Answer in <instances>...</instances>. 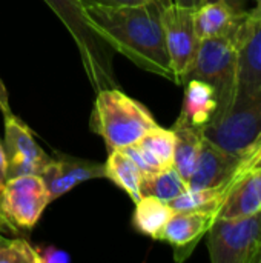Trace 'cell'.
Masks as SVG:
<instances>
[{
	"instance_id": "1",
	"label": "cell",
	"mask_w": 261,
	"mask_h": 263,
	"mask_svg": "<svg viewBox=\"0 0 261 263\" xmlns=\"http://www.w3.org/2000/svg\"><path fill=\"white\" fill-rule=\"evenodd\" d=\"M163 8L160 0L120 6H85L89 23L114 51L142 69L175 82L165 40Z\"/></svg>"
},
{
	"instance_id": "2",
	"label": "cell",
	"mask_w": 261,
	"mask_h": 263,
	"mask_svg": "<svg viewBox=\"0 0 261 263\" xmlns=\"http://www.w3.org/2000/svg\"><path fill=\"white\" fill-rule=\"evenodd\" d=\"M155 126L152 114L118 88L97 91L91 129L105 140L109 151L137 143Z\"/></svg>"
},
{
	"instance_id": "3",
	"label": "cell",
	"mask_w": 261,
	"mask_h": 263,
	"mask_svg": "<svg viewBox=\"0 0 261 263\" xmlns=\"http://www.w3.org/2000/svg\"><path fill=\"white\" fill-rule=\"evenodd\" d=\"M74 37L86 76L95 91L117 88L112 69V48L95 32L80 0H45Z\"/></svg>"
},
{
	"instance_id": "4",
	"label": "cell",
	"mask_w": 261,
	"mask_h": 263,
	"mask_svg": "<svg viewBox=\"0 0 261 263\" xmlns=\"http://www.w3.org/2000/svg\"><path fill=\"white\" fill-rule=\"evenodd\" d=\"M198 79L209 83L217 96L215 116L232 109L238 92V55L232 37L205 39L200 42L195 60L186 80Z\"/></svg>"
},
{
	"instance_id": "5",
	"label": "cell",
	"mask_w": 261,
	"mask_h": 263,
	"mask_svg": "<svg viewBox=\"0 0 261 263\" xmlns=\"http://www.w3.org/2000/svg\"><path fill=\"white\" fill-rule=\"evenodd\" d=\"M206 236L212 263H258L261 211L246 217L215 219Z\"/></svg>"
},
{
	"instance_id": "6",
	"label": "cell",
	"mask_w": 261,
	"mask_h": 263,
	"mask_svg": "<svg viewBox=\"0 0 261 263\" xmlns=\"http://www.w3.org/2000/svg\"><path fill=\"white\" fill-rule=\"evenodd\" d=\"M51 203L40 176L8 177L0 188V219L12 230H31Z\"/></svg>"
},
{
	"instance_id": "7",
	"label": "cell",
	"mask_w": 261,
	"mask_h": 263,
	"mask_svg": "<svg viewBox=\"0 0 261 263\" xmlns=\"http://www.w3.org/2000/svg\"><path fill=\"white\" fill-rule=\"evenodd\" d=\"M261 131V89L235 103L232 109L215 116L203 128V137L240 157L242 151Z\"/></svg>"
},
{
	"instance_id": "8",
	"label": "cell",
	"mask_w": 261,
	"mask_h": 263,
	"mask_svg": "<svg viewBox=\"0 0 261 263\" xmlns=\"http://www.w3.org/2000/svg\"><path fill=\"white\" fill-rule=\"evenodd\" d=\"M194 11L195 8L172 2L163 8L162 14L166 48L175 76V83L178 85L186 82V76L195 60L202 42L195 32Z\"/></svg>"
},
{
	"instance_id": "9",
	"label": "cell",
	"mask_w": 261,
	"mask_h": 263,
	"mask_svg": "<svg viewBox=\"0 0 261 263\" xmlns=\"http://www.w3.org/2000/svg\"><path fill=\"white\" fill-rule=\"evenodd\" d=\"M232 39L238 55V103L261 89L260 11H246Z\"/></svg>"
},
{
	"instance_id": "10",
	"label": "cell",
	"mask_w": 261,
	"mask_h": 263,
	"mask_svg": "<svg viewBox=\"0 0 261 263\" xmlns=\"http://www.w3.org/2000/svg\"><path fill=\"white\" fill-rule=\"evenodd\" d=\"M5 119V156L6 179L22 174L40 176L51 157L37 145L32 131L14 114Z\"/></svg>"
},
{
	"instance_id": "11",
	"label": "cell",
	"mask_w": 261,
	"mask_h": 263,
	"mask_svg": "<svg viewBox=\"0 0 261 263\" xmlns=\"http://www.w3.org/2000/svg\"><path fill=\"white\" fill-rule=\"evenodd\" d=\"M40 177L46 186L49 200L54 202L86 180L103 179L105 163L60 154L57 159L51 157Z\"/></svg>"
},
{
	"instance_id": "12",
	"label": "cell",
	"mask_w": 261,
	"mask_h": 263,
	"mask_svg": "<svg viewBox=\"0 0 261 263\" xmlns=\"http://www.w3.org/2000/svg\"><path fill=\"white\" fill-rule=\"evenodd\" d=\"M215 213L206 211H174L168 223L165 225L160 239L174 248L175 259H188L198 242L208 234L215 222Z\"/></svg>"
},
{
	"instance_id": "13",
	"label": "cell",
	"mask_w": 261,
	"mask_h": 263,
	"mask_svg": "<svg viewBox=\"0 0 261 263\" xmlns=\"http://www.w3.org/2000/svg\"><path fill=\"white\" fill-rule=\"evenodd\" d=\"M238 156L228 153L203 137L195 168L188 182L192 190L215 188L225 185L238 165Z\"/></svg>"
},
{
	"instance_id": "14",
	"label": "cell",
	"mask_w": 261,
	"mask_h": 263,
	"mask_svg": "<svg viewBox=\"0 0 261 263\" xmlns=\"http://www.w3.org/2000/svg\"><path fill=\"white\" fill-rule=\"evenodd\" d=\"M229 191L217 219H237L261 211V165L228 180Z\"/></svg>"
},
{
	"instance_id": "15",
	"label": "cell",
	"mask_w": 261,
	"mask_h": 263,
	"mask_svg": "<svg viewBox=\"0 0 261 263\" xmlns=\"http://www.w3.org/2000/svg\"><path fill=\"white\" fill-rule=\"evenodd\" d=\"M245 12H238L223 2H205L194 11L195 32L200 40L232 37Z\"/></svg>"
},
{
	"instance_id": "16",
	"label": "cell",
	"mask_w": 261,
	"mask_h": 263,
	"mask_svg": "<svg viewBox=\"0 0 261 263\" xmlns=\"http://www.w3.org/2000/svg\"><path fill=\"white\" fill-rule=\"evenodd\" d=\"M185 99L180 117L195 128L203 129L215 114L217 96L214 88L198 79H189L185 82Z\"/></svg>"
},
{
	"instance_id": "17",
	"label": "cell",
	"mask_w": 261,
	"mask_h": 263,
	"mask_svg": "<svg viewBox=\"0 0 261 263\" xmlns=\"http://www.w3.org/2000/svg\"><path fill=\"white\" fill-rule=\"evenodd\" d=\"M172 131L175 134L172 166L186 182H189L203 143V129L192 126L191 123H188L185 119L178 116V119L172 126Z\"/></svg>"
},
{
	"instance_id": "18",
	"label": "cell",
	"mask_w": 261,
	"mask_h": 263,
	"mask_svg": "<svg viewBox=\"0 0 261 263\" xmlns=\"http://www.w3.org/2000/svg\"><path fill=\"white\" fill-rule=\"evenodd\" d=\"M105 177L122 188L134 203L142 199L140 183L143 173L122 149L109 151L108 160L105 162Z\"/></svg>"
},
{
	"instance_id": "19",
	"label": "cell",
	"mask_w": 261,
	"mask_h": 263,
	"mask_svg": "<svg viewBox=\"0 0 261 263\" xmlns=\"http://www.w3.org/2000/svg\"><path fill=\"white\" fill-rule=\"evenodd\" d=\"M172 214L174 210L169 206V203L157 197L142 196V199L135 203L132 223L135 230L142 234L158 240L165 225L168 223Z\"/></svg>"
},
{
	"instance_id": "20",
	"label": "cell",
	"mask_w": 261,
	"mask_h": 263,
	"mask_svg": "<svg viewBox=\"0 0 261 263\" xmlns=\"http://www.w3.org/2000/svg\"><path fill=\"white\" fill-rule=\"evenodd\" d=\"M228 191H229L228 182L215 188H203V190L188 188L183 194L171 200L169 206L174 211H206V213L218 214V210L222 208Z\"/></svg>"
},
{
	"instance_id": "21",
	"label": "cell",
	"mask_w": 261,
	"mask_h": 263,
	"mask_svg": "<svg viewBox=\"0 0 261 263\" xmlns=\"http://www.w3.org/2000/svg\"><path fill=\"white\" fill-rule=\"evenodd\" d=\"M188 188H189L188 182L177 173L174 166L143 176L140 183L142 196L157 197L166 203L183 194Z\"/></svg>"
},
{
	"instance_id": "22",
	"label": "cell",
	"mask_w": 261,
	"mask_h": 263,
	"mask_svg": "<svg viewBox=\"0 0 261 263\" xmlns=\"http://www.w3.org/2000/svg\"><path fill=\"white\" fill-rule=\"evenodd\" d=\"M138 143L149 151L162 168H171L174 165V149H175V134L172 129L160 128L158 125L148 131Z\"/></svg>"
},
{
	"instance_id": "23",
	"label": "cell",
	"mask_w": 261,
	"mask_h": 263,
	"mask_svg": "<svg viewBox=\"0 0 261 263\" xmlns=\"http://www.w3.org/2000/svg\"><path fill=\"white\" fill-rule=\"evenodd\" d=\"M0 263H38V257L34 247L26 240L0 237Z\"/></svg>"
},
{
	"instance_id": "24",
	"label": "cell",
	"mask_w": 261,
	"mask_h": 263,
	"mask_svg": "<svg viewBox=\"0 0 261 263\" xmlns=\"http://www.w3.org/2000/svg\"><path fill=\"white\" fill-rule=\"evenodd\" d=\"M261 165V131L257 134V137L242 151L240 159H238V165L232 174V177H238L243 173L260 166Z\"/></svg>"
},
{
	"instance_id": "25",
	"label": "cell",
	"mask_w": 261,
	"mask_h": 263,
	"mask_svg": "<svg viewBox=\"0 0 261 263\" xmlns=\"http://www.w3.org/2000/svg\"><path fill=\"white\" fill-rule=\"evenodd\" d=\"M38 263H68L71 260L69 254L55 247H34Z\"/></svg>"
},
{
	"instance_id": "26",
	"label": "cell",
	"mask_w": 261,
	"mask_h": 263,
	"mask_svg": "<svg viewBox=\"0 0 261 263\" xmlns=\"http://www.w3.org/2000/svg\"><path fill=\"white\" fill-rule=\"evenodd\" d=\"M83 6L89 5H100V6H120V5H137L146 0H80Z\"/></svg>"
},
{
	"instance_id": "27",
	"label": "cell",
	"mask_w": 261,
	"mask_h": 263,
	"mask_svg": "<svg viewBox=\"0 0 261 263\" xmlns=\"http://www.w3.org/2000/svg\"><path fill=\"white\" fill-rule=\"evenodd\" d=\"M0 111L3 117H8L12 114L11 108H9V99H8V91L3 85V82L0 80Z\"/></svg>"
},
{
	"instance_id": "28",
	"label": "cell",
	"mask_w": 261,
	"mask_h": 263,
	"mask_svg": "<svg viewBox=\"0 0 261 263\" xmlns=\"http://www.w3.org/2000/svg\"><path fill=\"white\" fill-rule=\"evenodd\" d=\"M205 2H223L228 6H231L232 9L238 11V12H245L246 11V0H203Z\"/></svg>"
},
{
	"instance_id": "29",
	"label": "cell",
	"mask_w": 261,
	"mask_h": 263,
	"mask_svg": "<svg viewBox=\"0 0 261 263\" xmlns=\"http://www.w3.org/2000/svg\"><path fill=\"white\" fill-rule=\"evenodd\" d=\"M6 180V156H5V148L0 143V188L3 186Z\"/></svg>"
},
{
	"instance_id": "30",
	"label": "cell",
	"mask_w": 261,
	"mask_h": 263,
	"mask_svg": "<svg viewBox=\"0 0 261 263\" xmlns=\"http://www.w3.org/2000/svg\"><path fill=\"white\" fill-rule=\"evenodd\" d=\"M174 2L183 6H189V8H198L203 3V0H174Z\"/></svg>"
},
{
	"instance_id": "31",
	"label": "cell",
	"mask_w": 261,
	"mask_h": 263,
	"mask_svg": "<svg viewBox=\"0 0 261 263\" xmlns=\"http://www.w3.org/2000/svg\"><path fill=\"white\" fill-rule=\"evenodd\" d=\"M254 2H255V8H254V9L261 12V0H254Z\"/></svg>"
},
{
	"instance_id": "32",
	"label": "cell",
	"mask_w": 261,
	"mask_h": 263,
	"mask_svg": "<svg viewBox=\"0 0 261 263\" xmlns=\"http://www.w3.org/2000/svg\"><path fill=\"white\" fill-rule=\"evenodd\" d=\"M160 2H162V3H163L165 6H166V5H169V3H172L174 0H160Z\"/></svg>"
},
{
	"instance_id": "33",
	"label": "cell",
	"mask_w": 261,
	"mask_h": 263,
	"mask_svg": "<svg viewBox=\"0 0 261 263\" xmlns=\"http://www.w3.org/2000/svg\"><path fill=\"white\" fill-rule=\"evenodd\" d=\"M258 263H261V257H260V262H258Z\"/></svg>"
}]
</instances>
